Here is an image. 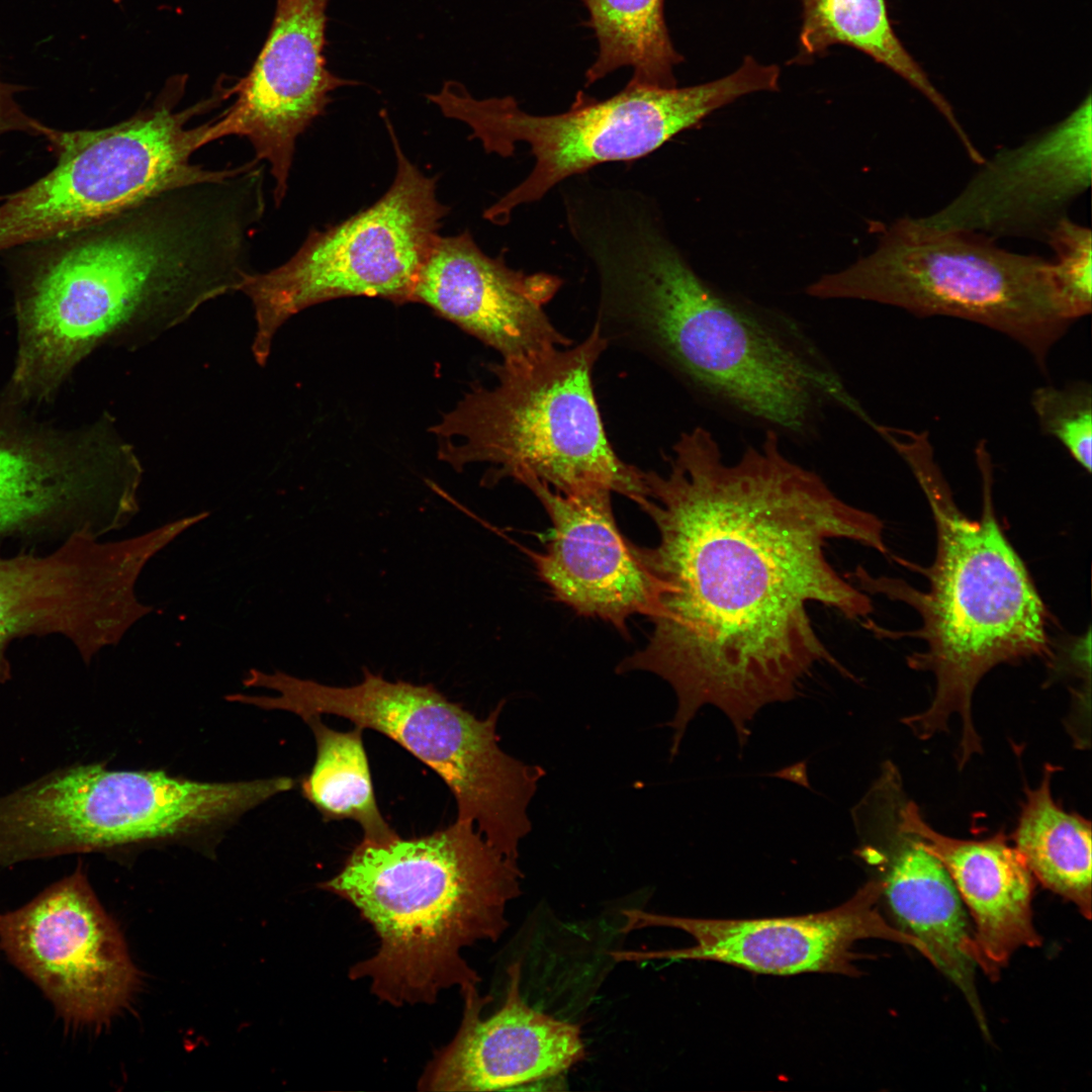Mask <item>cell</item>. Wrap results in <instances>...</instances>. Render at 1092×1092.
<instances>
[{
  "instance_id": "obj_1",
  "label": "cell",
  "mask_w": 1092,
  "mask_h": 1092,
  "mask_svg": "<svg viewBox=\"0 0 1092 1092\" xmlns=\"http://www.w3.org/2000/svg\"><path fill=\"white\" fill-rule=\"evenodd\" d=\"M667 462L664 473L644 471L642 510L659 535L654 547H638L655 583L652 632L617 672H652L672 688L671 755L706 706L724 713L742 749L760 710L795 699L817 663H834L809 606L848 619L873 611L826 546L849 540L886 553L884 526L788 458L772 431L727 461L696 427Z\"/></svg>"
},
{
  "instance_id": "obj_2",
  "label": "cell",
  "mask_w": 1092,
  "mask_h": 1092,
  "mask_svg": "<svg viewBox=\"0 0 1092 1092\" xmlns=\"http://www.w3.org/2000/svg\"><path fill=\"white\" fill-rule=\"evenodd\" d=\"M599 278L595 325L648 356L734 419L807 441L828 410L875 421L794 318L715 289L690 266L648 202L621 206L584 236Z\"/></svg>"
},
{
  "instance_id": "obj_3",
  "label": "cell",
  "mask_w": 1092,
  "mask_h": 1092,
  "mask_svg": "<svg viewBox=\"0 0 1092 1092\" xmlns=\"http://www.w3.org/2000/svg\"><path fill=\"white\" fill-rule=\"evenodd\" d=\"M76 235L18 301L12 382L23 398L50 396L98 346L153 342L234 287L226 232L190 186L161 190Z\"/></svg>"
},
{
  "instance_id": "obj_4",
  "label": "cell",
  "mask_w": 1092,
  "mask_h": 1092,
  "mask_svg": "<svg viewBox=\"0 0 1092 1092\" xmlns=\"http://www.w3.org/2000/svg\"><path fill=\"white\" fill-rule=\"evenodd\" d=\"M888 442L924 492L936 529L932 564L921 571L928 588L855 574L869 590L913 607L922 619L916 634L925 649L908 665L930 671L935 690L929 706L902 719L922 740L961 720L957 762L963 768L983 751L972 712L974 692L993 667L1051 654L1048 612L1037 589L998 523L992 497L993 465L984 440L975 449L982 479V513L971 520L958 507L934 458L927 432L892 429Z\"/></svg>"
},
{
  "instance_id": "obj_5",
  "label": "cell",
  "mask_w": 1092,
  "mask_h": 1092,
  "mask_svg": "<svg viewBox=\"0 0 1092 1092\" xmlns=\"http://www.w3.org/2000/svg\"><path fill=\"white\" fill-rule=\"evenodd\" d=\"M523 878L518 859L456 820L421 837L362 839L318 887L352 904L378 937L376 952L349 977L401 1006L434 1003L451 987L462 995L478 990L480 978L462 950L502 936Z\"/></svg>"
},
{
  "instance_id": "obj_6",
  "label": "cell",
  "mask_w": 1092,
  "mask_h": 1092,
  "mask_svg": "<svg viewBox=\"0 0 1092 1092\" xmlns=\"http://www.w3.org/2000/svg\"><path fill=\"white\" fill-rule=\"evenodd\" d=\"M608 345L594 325L573 348L490 365L494 385L472 387L430 429L439 460L456 471L490 464L485 483L534 478L562 493L603 487L642 507L644 471L613 449L594 392L593 370Z\"/></svg>"
},
{
  "instance_id": "obj_7",
  "label": "cell",
  "mask_w": 1092,
  "mask_h": 1092,
  "mask_svg": "<svg viewBox=\"0 0 1092 1092\" xmlns=\"http://www.w3.org/2000/svg\"><path fill=\"white\" fill-rule=\"evenodd\" d=\"M362 673L354 686L335 687L252 668L246 686L270 689L277 696L246 695L244 702L302 720L340 716L392 739L449 787L457 803L456 820L472 823L493 847L518 859L520 842L532 830L528 808L546 771L499 747L496 726L505 701L480 719L431 684L390 681L366 667Z\"/></svg>"
},
{
  "instance_id": "obj_8",
  "label": "cell",
  "mask_w": 1092,
  "mask_h": 1092,
  "mask_svg": "<svg viewBox=\"0 0 1092 1092\" xmlns=\"http://www.w3.org/2000/svg\"><path fill=\"white\" fill-rule=\"evenodd\" d=\"M806 292L983 325L1020 344L1043 373L1052 348L1074 322L1058 291L1052 261L1002 249L978 233L934 229L911 216L895 220L870 255L821 276Z\"/></svg>"
},
{
  "instance_id": "obj_9",
  "label": "cell",
  "mask_w": 1092,
  "mask_h": 1092,
  "mask_svg": "<svg viewBox=\"0 0 1092 1092\" xmlns=\"http://www.w3.org/2000/svg\"><path fill=\"white\" fill-rule=\"evenodd\" d=\"M772 84L770 69L747 56L732 74L696 86L627 84L605 100L579 91L569 110L558 114H530L512 96L476 99L456 81L428 98L445 116L467 123L469 138L488 154L509 157L517 144L529 146L535 159L529 175L484 211V218L505 224L516 207L538 201L566 179L602 163L644 157L716 109Z\"/></svg>"
},
{
  "instance_id": "obj_10",
  "label": "cell",
  "mask_w": 1092,
  "mask_h": 1092,
  "mask_svg": "<svg viewBox=\"0 0 1092 1092\" xmlns=\"http://www.w3.org/2000/svg\"><path fill=\"white\" fill-rule=\"evenodd\" d=\"M294 785L288 777L207 783L164 770L68 766L0 798V864L187 836Z\"/></svg>"
},
{
  "instance_id": "obj_11",
  "label": "cell",
  "mask_w": 1092,
  "mask_h": 1092,
  "mask_svg": "<svg viewBox=\"0 0 1092 1092\" xmlns=\"http://www.w3.org/2000/svg\"><path fill=\"white\" fill-rule=\"evenodd\" d=\"M185 80L176 77L147 107L98 129L49 127L44 139L56 166L0 200V252L37 241L76 235L161 190L219 175L192 162L204 147L209 121H190L230 97H210L177 109Z\"/></svg>"
},
{
  "instance_id": "obj_12",
  "label": "cell",
  "mask_w": 1092,
  "mask_h": 1092,
  "mask_svg": "<svg viewBox=\"0 0 1092 1092\" xmlns=\"http://www.w3.org/2000/svg\"><path fill=\"white\" fill-rule=\"evenodd\" d=\"M383 119L396 157L388 190L342 222L311 230L289 260L250 273L242 284L254 310L251 350L258 365L267 363L279 329L314 304L351 296L411 301L449 208L437 199V178L406 158L386 114Z\"/></svg>"
},
{
  "instance_id": "obj_13",
  "label": "cell",
  "mask_w": 1092,
  "mask_h": 1092,
  "mask_svg": "<svg viewBox=\"0 0 1092 1092\" xmlns=\"http://www.w3.org/2000/svg\"><path fill=\"white\" fill-rule=\"evenodd\" d=\"M99 538L76 532L42 554L0 550V684L11 678L7 654L17 639L60 636L88 664L154 611L134 594L141 571L157 552L154 540L146 534Z\"/></svg>"
},
{
  "instance_id": "obj_14",
  "label": "cell",
  "mask_w": 1092,
  "mask_h": 1092,
  "mask_svg": "<svg viewBox=\"0 0 1092 1092\" xmlns=\"http://www.w3.org/2000/svg\"><path fill=\"white\" fill-rule=\"evenodd\" d=\"M142 476L134 448L105 418L65 440L0 426V541L120 529L140 510Z\"/></svg>"
},
{
  "instance_id": "obj_15",
  "label": "cell",
  "mask_w": 1092,
  "mask_h": 1092,
  "mask_svg": "<svg viewBox=\"0 0 1092 1092\" xmlns=\"http://www.w3.org/2000/svg\"><path fill=\"white\" fill-rule=\"evenodd\" d=\"M0 946L73 1023L104 1024L136 991L123 938L81 871L0 914Z\"/></svg>"
},
{
  "instance_id": "obj_16",
  "label": "cell",
  "mask_w": 1092,
  "mask_h": 1092,
  "mask_svg": "<svg viewBox=\"0 0 1092 1092\" xmlns=\"http://www.w3.org/2000/svg\"><path fill=\"white\" fill-rule=\"evenodd\" d=\"M882 883L872 877L843 904L827 911L799 916L716 919L669 916L625 909L622 932L647 927H670L690 934L695 944L663 950H616V962L650 960L711 961L749 972L789 976L831 973L857 976L854 944L878 938L914 947L925 959L924 945L891 925L879 911Z\"/></svg>"
},
{
  "instance_id": "obj_17",
  "label": "cell",
  "mask_w": 1092,
  "mask_h": 1092,
  "mask_svg": "<svg viewBox=\"0 0 1092 1092\" xmlns=\"http://www.w3.org/2000/svg\"><path fill=\"white\" fill-rule=\"evenodd\" d=\"M907 798L900 774L879 772L850 810L858 841L854 852L882 883V897L900 929L924 945L927 960L960 989L988 1036L975 984L973 926L944 867L904 824Z\"/></svg>"
},
{
  "instance_id": "obj_18",
  "label": "cell",
  "mask_w": 1092,
  "mask_h": 1092,
  "mask_svg": "<svg viewBox=\"0 0 1092 1092\" xmlns=\"http://www.w3.org/2000/svg\"><path fill=\"white\" fill-rule=\"evenodd\" d=\"M327 4L277 0L261 53L235 85V103L209 120L204 134L205 146L224 136L247 139L254 159L270 166L277 206L286 195L296 139L325 112L334 90L354 84L327 68Z\"/></svg>"
},
{
  "instance_id": "obj_19",
  "label": "cell",
  "mask_w": 1092,
  "mask_h": 1092,
  "mask_svg": "<svg viewBox=\"0 0 1092 1092\" xmlns=\"http://www.w3.org/2000/svg\"><path fill=\"white\" fill-rule=\"evenodd\" d=\"M1091 94L1067 115L1023 144L1002 149L945 206L923 224L978 233L993 240L1044 241L1091 184Z\"/></svg>"
},
{
  "instance_id": "obj_20",
  "label": "cell",
  "mask_w": 1092,
  "mask_h": 1092,
  "mask_svg": "<svg viewBox=\"0 0 1092 1092\" xmlns=\"http://www.w3.org/2000/svg\"><path fill=\"white\" fill-rule=\"evenodd\" d=\"M561 285L558 276L514 270L502 255L487 256L464 231L437 239L411 301L431 307L504 360L526 358L572 343L544 310Z\"/></svg>"
},
{
  "instance_id": "obj_21",
  "label": "cell",
  "mask_w": 1092,
  "mask_h": 1092,
  "mask_svg": "<svg viewBox=\"0 0 1092 1092\" xmlns=\"http://www.w3.org/2000/svg\"><path fill=\"white\" fill-rule=\"evenodd\" d=\"M521 483L539 499L553 526L546 550L533 554V560L554 598L579 615L611 623L622 633L631 616L649 617L654 579L638 546L625 538L616 523L612 491L594 487L562 493L534 478Z\"/></svg>"
},
{
  "instance_id": "obj_22",
  "label": "cell",
  "mask_w": 1092,
  "mask_h": 1092,
  "mask_svg": "<svg viewBox=\"0 0 1092 1092\" xmlns=\"http://www.w3.org/2000/svg\"><path fill=\"white\" fill-rule=\"evenodd\" d=\"M521 963H514L505 1001L488 1017H481L488 997L463 995L459 1029L429 1063L419 1090H508L557 1078L584 1059L579 1026L530 1006L521 994Z\"/></svg>"
},
{
  "instance_id": "obj_23",
  "label": "cell",
  "mask_w": 1092,
  "mask_h": 1092,
  "mask_svg": "<svg viewBox=\"0 0 1092 1092\" xmlns=\"http://www.w3.org/2000/svg\"><path fill=\"white\" fill-rule=\"evenodd\" d=\"M902 817L949 875L973 920L977 967L986 976L997 980L1017 949L1041 944L1031 908L1036 882L1004 831L983 839L944 835L910 798Z\"/></svg>"
},
{
  "instance_id": "obj_24",
  "label": "cell",
  "mask_w": 1092,
  "mask_h": 1092,
  "mask_svg": "<svg viewBox=\"0 0 1092 1092\" xmlns=\"http://www.w3.org/2000/svg\"><path fill=\"white\" fill-rule=\"evenodd\" d=\"M801 4L798 53L790 63L809 64L834 44L858 50L923 94L947 121L965 151H973L974 143L950 103L896 35L886 0H801Z\"/></svg>"
},
{
  "instance_id": "obj_25",
  "label": "cell",
  "mask_w": 1092,
  "mask_h": 1092,
  "mask_svg": "<svg viewBox=\"0 0 1092 1092\" xmlns=\"http://www.w3.org/2000/svg\"><path fill=\"white\" fill-rule=\"evenodd\" d=\"M1059 768L1045 763L1035 788L1025 786L1024 800L1010 839L1035 882L1073 903L1091 918V822L1069 812L1052 793Z\"/></svg>"
},
{
  "instance_id": "obj_26",
  "label": "cell",
  "mask_w": 1092,
  "mask_h": 1092,
  "mask_svg": "<svg viewBox=\"0 0 1092 1092\" xmlns=\"http://www.w3.org/2000/svg\"><path fill=\"white\" fill-rule=\"evenodd\" d=\"M585 25L598 41L596 61L584 74L592 85L622 67H632L628 84L676 87L674 68L684 61L664 18V0H581Z\"/></svg>"
},
{
  "instance_id": "obj_27",
  "label": "cell",
  "mask_w": 1092,
  "mask_h": 1092,
  "mask_svg": "<svg viewBox=\"0 0 1092 1092\" xmlns=\"http://www.w3.org/2000/svg\"><path fill=\"white\" fill-rule=\"evenodd\" d=\"M303 721L311 729L316 746L314 763L301 781L302 796L321 813L324 821L353 820L363 839L385 841L398 834L378 808L362 740V728L336 731L321 715Z\"/></svg>"
},
{
  "instance_id": "obj_28",
  "label": "cell",
  "mask_w": 1092,
  "mask_h": 1092,
  "mask_svg": "<svg viewBox=\"0 0 1092 1092\" xmlns=\"http://www.w3.org/2000/svg\"><path fill=\"white\" fill-rule=\"evenodd\" d=\"M1031 406L1041 431L1057 439L1072 458L1091 471L1092 389L1079 380L1059 387L1043 385L1033 390Z\"/></svg>"
},
{
  "instance_id": "obj_29",
  "label": "cell",
  "mask_w": 1092,
  "mask_h": 1092,
  "mask_svg": "<svg viewBox=\"0 0 1092 1092\" xmlns=\"http://www.w3.org/2000/svg\"><path fill=\"white\" fill-rule=\"evenodd\" d=\"M1044 242L1055 252L1052 261L1055 281L1071 318L1083 317L1092 309V234L1087 226L1067 216L1049 231Z\"/></svg>"
},
{
  "instance_id": "obj_30",
  "label": "cell",
  "mask_w": 1092,
  "mask_h": 1092,
  "mask_svg": "<svg viewBox=\"0 0 1092 1092\" xmlns=\"http://www.w3.org/2000/svg\"><path fill=\"white\" fill-rule=\"evenodd\" d=\"M22 86L7 82L0 73V139L8 133L40 135L43 123L28 115L17 101Z\"/></svg>"
}]
</instances>
